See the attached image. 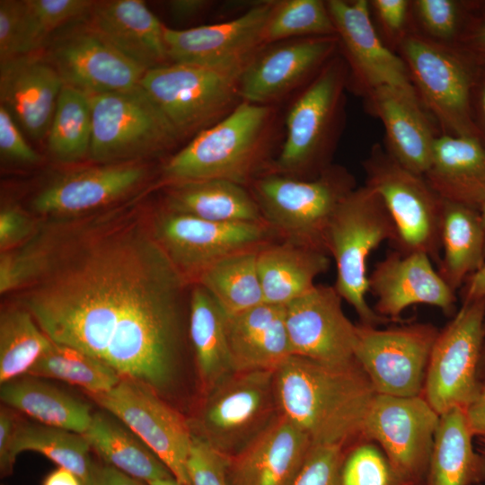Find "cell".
Segmentation results:
<instances>
[{"instance_id": "cell-1", "label": "cell", "mask_w": 485, "mask_h": 485, "mask_svg": "<svg viewBox=\"0 0 485 485\" xmlns=\"http://www.w3.org/2000/svg\"><path fill=\"white\" fill-rule=\"evenodd\" d=\"M275 390L278 413L313 445L349 446L363 438L376 394L356 359L331 364L294 355L276 370Z\"/></svg>"}, {"instance_id": "cell-2", "label": "cell", "mask_w": 485, "mask_h": 485, "mask_svg": "<svg viewBox=\"0 0 485 485\" xmlns=\"http://www.w3.org/2000/svg\"><path fill=\"white\" fill-rule=\"evenodd\" d=\"M270 105L242 101L225 118L198 132L163 168L168 186L223 180L249 188L271 160Z\"/></svg>"}, {"instance_id": "cell-3", "label": "cell", "mask_w": 485, "mask_h": 485, "mask_svg": "<svg viewBox=\"0 0 485 485\" xmlns=\"http://www.w3.org/2000/svg\"><path fill=\"white\" fill-rule=\"evenodd\" d=\"M348 78V65L338 53L306 84L287 113L280 152L264 173L312 180L332 164L344 125Z\"/></svg>"}, {"instance_id": "cell-4", "label": "cell", "mask_w": 485, "mask_h": 485, "mask_svg": "<svg viewBox=\"0 0 485 485\" xmlns=\"http://www.w3.org/2000/svg\"><path fill=\"white\" fill-rule=\"evenodd\" d=\"M356 188L348 169L331 164L312 180L263 173L248 189L278 240L328 254L325 235L330 221Z\"/></svg>"}, {"instance_id": "cell-5", "label": "cell", "mask_w": 485, "mask_h": 485, "mask_svg": "<svg viewBox=\"0 0 485 485\" xmlns=\"http://www.w3.org/2000/svg\"><path fill=\"white\" fill-rule=\"evenodd\" d=\"M396 236L394 222L383 199L366 185L357 187L342 200L328 225L326 249L336 264L333 286L362 324L377 327L389 322L367 302V260L384 242L393 243Z\"/></svg>"}, {"instance_id": "cell-6", "label": "cell", "mask_w": 485, "mask_h": 485, "mask_svg": "<svg viewBox=\"0 0 485 485\" xmlns=\"http://www.w3.org/2000/svg\"><path fill=\"white\" fill-rule=\"evenodd\" d=\"M248 63L165 64L147 70L139 85L181 137L213 126L242 101L240 83Z\"/></svg>"}, {"instance_id": "cell-7", "label": "cell", "mask_w": 485, "mask_h": 485, "mask_svg": "<svg viewBox=\"0 0 485 485\" xmlns=\"http://www.w3.org/2000/svg\"><path fill=\"white\" fill-rule=\"evenodd\" d=\"M396 53L440 134L479 138L472 110L476 66L453 47L410 29Z\"/></svg>"}, {"instance_id": "cell-8", "label": "cell", "mask_w": 485, "mask_h": 485, "mask_svg": "<svg viewBox=\"0 0 485 485\" xmlns=\"http://www.w3.org/2000/svg\"><path fill=\"white\" fill-rule=\"evenodd\" d=\"M362 165L365 185L381 197L394 222V250L401 254L424 252L438 266L443 198L424 175L401 166L378 143L372 146Z\"/></svg>"}, {"instance_id": "cell-9", "label": "cell", "mask_w": 485, "mask_h": 485, "mask_svg": "<svg viewBox=\"0 0 485 485\" xmlns=\"http://www.w3.org/2000/svg\"><path fill=\"white\" fill-rule=\"evenodd\" d=\"M271 370L234 371L206 392L192 434L230 457L279 414Z\"/></svg>"}, {"instance_id": "cell-10", "label": "cell", "mask_w": 485, "mask_h": 485, "mask_svg": "<svg viewBox=\"0 0 485 485\" xmlns=\"http://www.w3.org/2000/svg\"><path fill=\"white\" fill-rule=\"evenodd\" d=\"M91 97L89 158L98 163H131L172 147L180 136L140 85Z\"/></svg>"}, {"instance_id": "cell-11", "label": "cell", "mask_w": 485, "mask_h": 485, "mask_svg": "<svg viewBox=\"0 0 485 485\" xmlns=\"http://www.w3.org/2000/svg\"><path fill=\"white\" fill-rule=\"evenodd\" d=\"M150 224L154 238L190 285L217 261L278 240L266 223H216L164 207Z\"/></svg>"}, {"instance_id": "cell-12", "label": "cell", "mask_w": 485, "mask_h": 485, "mask_svg": "<svg viewBox=\"0 0 485 485\" xmlns=\"http://www.w3.org/2000/svg\"><path fill=\"white\" fill-rule=\"evenodd\" d=\"M484 334L485 299L462 303L439 330L422 393L439 415L454 409L464 410L476 395Z\"/></svg>"}, {"instance_id": "cell-13", "label": "cell", "mask_w": 485, "mask_h": 485, "mask_svg": "<svg viewBox=\"0 0 485 485\" xmlns=\"http://www.w3.org/2000/svg\"><path fill=\"white\" fill-rule=\"evenodd\" d=\"M438 332L430 322L386 329L359 323L355 358L376 393L419 396L423 393L428 360Z\"/></svg>"}, {"instance_id": "cell-14", "label": "cell", "mask_w": 485, "mask_h": 485, "mask_svg": "<svg viewBox=\"0 0 485 485\" xmlns=\"http://www.w3.org/2000/svg\"><path fill=\"white\" fill-rule=\"evenodd\" d=\"M439 420L440 415L422 395L376 393L362 437L375 443L399 473L425 482Z\"/></svg>"}, {"instance_id": "cell-15", "label": "cell", "mask_w": 485, "mask_h": 485, "mask_svg": "<svg viewBox=\"0 0 485 485\" xmlns=\"http://www.w3.org/2000/svg\"><path fill=\"white\" fill-rule=\"evenodd\" d=\"M117 417L170 470L182 485H190L188 458L192 431L181 415L163 402L153 389L130 379L109 392L93 395Z\"/></svg>"}, {"instance_id": "cell-16", "label": "cell", "mask_w": 485, "mask_h": 485, "mask_svg": "<svg viewBox=\"0 0 485 485\" xmlns=\"http://www.w3.org/2000/svg\"><path fill=\"white\" fill-rule=\"evenodd\" d=\"M46 57L64 84L89 96L133 89L146 72L86 21L75 22V26L58 35Z\"/></svg>"}, {"instance_id": "cell-17", "label": "cell", "mask_w": 485, "mask_h": 485, "mask_svg": "<svg viewBox=\"0 0 485 485\" xmlns=\"http://www.w3.org/2000/svg\"><path fill=\"white\" fill-rule=\"evenodd\" d=\"M326 4L348 67V86L362 97L382 86L416 94L404 62L379 36L369 1L329 0Z\"/></svg>"}, {"instance_id": "cell-18", "label": "cell", "mask_w": 485, "mask_h": 485, "mask_svg": "<svg viewBox=\"0 0 485 485\" xmlns=\"http://www.w3.org/2000/svg\"><path fill=\"white\" fill-rule=\"evenodd\" d=\"M342 300L334 286L315 284L285 305L292 355L331 364L356 359L357 324L345 314Z\"/></svg>"}, {"instance_id": "cell-19", "label": "cell", "mask_w": 485, "mask_h": 485, "mask_svg": "<svg viewBox=\"0 0 485 485\" xmlns=\"http://www.w3.org/2000/svg\"><path fill=\"white\" fill-rule=\"evenodd\" d=\"M276 3L258 4L237 18L216 24L184 30L165 27L168 59L207 66L248 63L266 46L265 31Z\"/></svg>"}, {"instance_id": "cell-20", "label": "cell", "mask_w": 485, "mask_h": 485, "mask_svg": "<svg viewBox=\"0 0 485 485\" xmlns=\"http://www.w3.org/2000/svg\"><path fill=\"white\" fill-rule=\"evenodd\" d=\"M339 50L337 36L287 40L263 48L242 72V101L269 105L301 84H309Z\"/></svg>"}, {"instance_id": "cell-21", "label": "cell", "mask_w": 485, "mask_h": 485, "mask_svg": "<svg viewBox=\"0 0 485 485\" xmlns=\"http://www.w3.org/2000/svg\"><path fill=\"white\" fill-rule=\"evenodd\" d=\"M368 287L375 297V312L388 321H399L402 313L414 304L437 307L446 316L455 313L456 292L424 252L389 251L368 276Z\"/></svg>"}, {"instance_id": "cell-22", "label": "cell", "mask_w": 485, "mask_h": 485, "mask_svg": "<svg viewBox=\"0 0 485 485\" xmlns=\"http://www.w3.org/2000/svg\"><path fill=\"white\" fill-rule=\"evenodd\" d=\"M146 176L139 163H100L55 179L32 199L33 210L47 216H70L112 204L133 191Z\"/></svg>"}, {"instance_id": "cell-23", "label": "cell", "mask_w": 485, "mask_h": 485, "mask_svg": "<svg viewBox=\"0 0 485 485\" xmlns=\"http://www.w3.org/2000/svg\"><path fill=\"white\" fill-rule=\"evenodd\" d=\"M366 110L381 120L384 148L401 166L424 175L432 162L436 126L418 96L403 90L382 86L364 97Z\"/></svg>"}, {"instance_id": "cell-24", "label": "cell", "mask_w": 485, "mask_h": 485, "mask_svg": "<svg viewBox=\"0 0 485 485\" xmlns=\"http://www.w3.org/2000/svg\"><path fill=\"white\" fill-rule=\"evenodd\" d=\"M309 437L284 416L228 457L229 485H292L313 447Z\"/></svg>"}, {"instance_id": "cell-25", "label": "cell", "mask_w": 485, "mask_h": 485, "mask_svg": "<svg viewBox=\"0 0 485 485\" xmlns=\"http://www.w3.org/2000/svg\"><path fill=\"white\" fill-rule=\"evenodd\" d=\"M0 99L17 124L33 138L48 134L64 83L38 53L0 62Z\"/></svg>"}, {"instance_id": "cell-26", "label": "cell", "mask_w": 485, "mask_h": 485, "mask_svg": "<svg viewBox=\"0 0 485 485\" xmlns=\"http://www.w3.org/2000/svg\"><path fill=\"white\" fill-rule=\"evenodd\" d=\"M88 24L145 71L169 60L164 29L141 0L94 2Z\"/></svg>"}, {"instance_id": "cell-27", "label": "cell", "mask_w": 485, "mask_h": 485, "mask_svg": "<svg viewBox=\"0 0 485 485\" xmlns=\"http://www.w3.org/2000/svg\"><path fill=\"white\" fill-rule=\"evenodd\" d=\"M226 333L234 371H276L292 356L285 305L263 303L226 315Z\"/></svg>"}, {"instance_id": "cell-28", "label": "cell", "mask_w": 485, "mask_h": 485, "mask_svg": "<svg viewBox=\"0 0 485 485\" xmlns=\"http://www.w3.org/2000/svg\"><path fill=\"white\" fill-rule=\"evenodd\" d=\"M424 177L444 200L480 210L485 202V146L479 138L440 134Z\"/></svg>"}, {"instance_id": "cell-29", "label": "cell", "mask_w": 485, "mask_h": 485, "mask_svg": "<svg viewBox=\"0 0 485 485\" xmlns=\"http://www.w3.org/2000/svg\"><path fill=\"white\" fill-rule=\"evenodd\" d=\"M331 265L321 251L276 240L257 251V269L265 303L287 305L315 286Z\"/></svg>"}, {"instance_id": "cell-30", "label": "cell", "mask_w": 485, "mask_h": 485, "mask_svg": "<svg viewBox=\"0 0 485 485\" xmlns=\"http://www.w3.org/2000/svg\"><path fill=\"white\" fill-rule=\"evenodd\" d=\"M164 208L216 223H265L250 190L223 180L170 185Z\"/></svg>"}, {"instance_id": "cell-31", "label": "cell", "mask_w": 485, "mask_h": 485, "mask_svg": "<svg viewBox=\"0 0 485 485\" xmlns=\"http://www.w3.org/2000/svg\"><path fill=\"white\" fill-rule=\"evenodd\" d=\"M464 410L440 415L425 485H480L485 482V455L475 451Z\"/></svg>"}, {"instance_id": "cell-32", "label": "cell", "mask_w": 485, "mask_h": 485, "mask_svg": "<svg viewBox=\"0 0 485 485\" xmlns=\"http://www.w3.org/2000/svg\"><path fill=\"white\" fill-rule=\"evenodd\" d=\"M189 336L206 392L234 369L227 340L226 314L198 284H193L190 289Z\"/></svg>"}, {"instance_id": "cell-33", "label": "cell", "mask_w": 485, "mask_h": 485, "mask_svg": "<svg viewBox=\"0 0 485 485\" xmlns=\"http://www.w3.org/2000/svg\"><path fill=\"white\" fill-rule=\"evenodd\" d=\"M441 243L437 271L456 292L485 265V233L480 210L443 199Z\"/></svg>"}, {"instance_id": "cell-34", "label": "cell", "mask_w": 485, "mask_h": 485, "mask_svg": "<svg viewBox=\"0 0 485 485\" xmlns=\"http://www.w3.org/2000/svg\"><path fill=\"white\" fill-rule=\"evenodd\" d=\"M0 398L42 425L83 435L93 414L90 406L39 377L17 378L1 384Z\"/></svg>"}, {"instance_id": "cell-35", "label": "cell", "mask_w": 485, "mask_h": 485, "mask_svg": "<svg viewBox=\"0 0 485 485\" xmlns=\"http://www.w3.org/2000/svg\"><path fill=\"white\" fill-rule=\"evenodd\" d=\"M83 436L108 465L133 478L147 483L173 477L166 465L133 432L101 413L93 414Z\"/></svg>"}, {"instance_id": "cell-36", "label": "cell", "mask_w": 485, "mask_h": 485, "mask_svg": "<svg viewBox=\"0 0 485 485\" xmlns=\"http://www.w3.org/2000/svg\"><path fill=\"white\" fill-rule=\"evenodd\" d=\"M257 251L225 258L199 277L202 286L226 315H233L265 303L257 269Z\"/></svg>"}, {"instance_id": "cell-37", "label": "cell", "mask_w": 485, "mask_h": 485, "mask_svg": "<svg viewBox=\"0 0 485 485\" xmlns=\"http://www.w3.org/2000/svg\"><path fill=\"white\" fill-rule=\"evenodd\" d=\"M90 448L86 438L81 434L42 424H18L11 458L14 463L17 455L22 452L40 453L58 467L71 471L84 485H91L96 465L91 459Z\"/></svg>"}, {"instance_id": "cell-38", "label": "cell", "mask_w": 485, "mask_h": 485, "mask_svg": "<svg viewBox=\"0 0 485 485\" xmlns=\"http://www.w3.org/2000/svg\"><path fill=\"white\" fill-rule=\"evenodd\" d=\"M53 342L24 307H9L0 316V383L28 374Z\"/></svg>"}, {"instance_id": "cell-39", "label": "cell", "mask_w": 485, "mask_h": 485, "mask_svg": "<svg viewBox=\"0 0 485 485\" xmlns=\"http://www.w3.org/2000/svg\"><path fill=\"white\" fill-rule=\"evenodd\" d=\"M93 133L91 97L64 84L48 132V148L60 163L89 156Z\"/></svg>"}, {"instance_id": "cell-40", "label": "cell", "mask_w": 485, "mask_h": 485, "mask_svg": "<svg viewBox=\"0 0 485 485\" xmlns=\"http://www.w3.org/2000/svg\"><path fill=\"white\" fill-rule=\"evenodd\" d=\"M27 375L58 379L93 395L109 392L121 381V376L101 359L54 342Z\"/></svg>"}, {"instance_id": "cell-41", "label": "cell", "mask_w": 485, "mask_h": 485, "mask_svg": "<svg viewBox=\"0 0 485 485\" xmlns=\"http://www.w3.org/2000/svg\"><path fill=\"white\" fill-rule=\"evenodd\" d=\"M337 36L327 4L322 0L277 2L265 31V44L289 39Z\"/></svg>"}, {"instance_id": "cell-42", "label": "cell", "mask_w": 485, "mask_h": 485, "mask_svg": "<svg viewBox=\"0 0 485 485\" xmlns=\"http://www.w3.org/2000/svg\"><path fill=\"white\" fill-rule=\"evenodd\" d=\"M472 4L473 1L412 0L411 29L435 42L454 47Z\"/></svg>"}, {"instance_id": "cell-43", "label": "cell", "mask_w": 485, "mask_h": 485, "mask_svg": "<svg viewBox=\"0 0 485 485\" xmlns=\"http://www.w3.org/2000/svg\"><path fill=\"white\" fill-rule=\"evenodd\" d=\"M340 478V485H425L399 473L381 448L365 438L347 447Z\"/></svg>"}, {"instance_id": "cell-44", "label": "cell", "mask_w": 485, "mask_h": 485, "mask_svg": "<svg viewBox=\"0 0 485 485\" xmlns=\"http://www.w3.org/2000/svg\"><path fill=\"white\" fill-rule=\"evenodd\" d=\"M39 49L25 0H1L0 62L37 53Z\"/></svg>"}, {"instance_id": "cell-45", "label": "cell", "mask_w": 485, "mask_h": 485, "mask_svg": "<svg viewBox=\"0 0 485 485\" xmlns=\"http://www.w3.org/2000/svg\"><path fill=\"white\" fill-rule=\"evenodd\" d=\"M40 48L56 30L84 19L94 2L89 0H25Z\"/></svg>"}, {"instance_id": "cell-46", "label": "cell", "mask_w": 485, "mask_h": 485, "mask_svg": "<svg viewBox=\"0 0 485 485\" xmlns=\"http://www.w3.org/2000/svg\"><path fill=\"white\" fill-rule=\"evenodd\" d=\"M369 9L380 38L396 53L411 29L410 0H370Z\"/></svg>"}, {"instance_id": "cell-47", "label": "cell", "mask_w": 485, "mask_h": 485, "mask_svg": "<svg viewBox=\"0 0 485 485\" xmlns=\"http://www.w3.org/2000/svg\"><path fill=\"white\" fill-rule=\"evenodd\" d=\"M347 447L313 445L292 485H340V468Z\"/></svg>"}, {"instance_id": "cell-48", "label": "cell", "mask_w": 485, "mask_h": 485, "mask_svg": "<svg viewBox=\"0 0 485 485\" xmlns=\"http://www.w3.org/2000/svg\"><path fill=\"white\" fill-rule=\"evenodd\" d=\"M228 457L192 434L188 458L190 485H229Z\"/></svg>"}, {"instance_id": "cell-49", "label": "cell", "mask_w": 485, "mask_h": 485, "mask_svg": "<svg viewBox=\"0 0 485 485\" xmlns=\"http://www.w3.org/2000/svg\"><path fill=\"white\" fill-rule=\"evenodd\" d=\"M0 151L4 158L25 164L40 160L39 154L27 143L9 111L0 105Z\"/></svg>"}, {"instance_id": "cell-50", "label": "cell", "mask_w": 485, "mask_h": 485, "mask_svg": "<svg viewBox=\"0 0 485 485\" xmlns=\"http://www.w3.org/2000/svg\"><path fill=\"white\" fill-rule=\"evenodd\" d=\"M454 48L477 66L485 67V12L473 5Z\"/></svg>"}, {"instance_id": "cell-51", "label": "cell", "mask_w": 485, "mask_h": 485, "mask_svg": "<svg viewBox=\"0 0 485 485\" xmlns=\"http://www.w3.org/2000/svg\"><path fill=\"white\" fill-rule=\"evenodd\" d=\"M33 220L16 207H4L0 212V249L10 251L28 239L34 231Z\"/></svg>"}, {"instance_id": "cell-52", "label": "cell", "mask_w": 485, "mask_h": 485, "mask_svg": "<svg viewBox=\"0 0 485 485\" xmlns=\"http://www.w3.org/2000/svg\"><path fill=\"white\" fill-rule=\"evenodd\" d=\"M18 423L11 411L0 410V469L4 475L10 474L13 467L11 450Z\"/></svg>"}, {"instance_id": "cell-53", "label": "cell", "mask_w": 485, "mask_h": 485, "mask_svg": "<svg viewBox=\"0 0 485 485\" xmlns=\"http://www.w3.org/2000/svg\"><path fill=\"white\" fill-rule=\"evenodd\" d=\"M472 110L480 140L485 146V67L483 66L476 67L472 91Z\"/></svg>"}, {"instance_id": "cell-54", "label": "cell", "mask_w": 485, "mask_h": 485, "mask_svg": "<svg viewBox=\"0 0 485 485\" xmlns=\"http://www.w3.org/2000/svg\"><path fill=\"white\" fill-rule=\"evenodd\" d=\"M472 435L485 440V380L481 381L476 395L464 410Z\"/></svg>"}, {"instance_id": "cell-55", "label": "cell", "mask_w": 485, "mask_h": 485, "mask_svg": "<svg viewBox=\"0 0 485 485\" xmlns=\"http://www.w3.org/2000/svg\"><path fill=\"white\" fill-rule=\"evenodd\" d=\"M91 485H148L146 482L133 478L116 468L106 466H96L93 482Z\"/></svg>"}, {"instance_id": "cell-56", "label": "cell", "mask_w": 485, "mask_h": 485, "mask_svg": "<svg viewBox=\"0 0 485 485\" xmlns=\"http://www.w3.org/2000/svg\"><path fill=\"white\" fill-rule=\"evenodd\" d=\"M210 3L205 0H172L168 2L167 5L173 18L186 21L205 11Z\"/></svg>"}, {"instance_id": "cell-57", "label": "cell", "mask_w": 485, "mask_h": 485, "mask_svg": "<svg viewBox=\"0 0 485 485\" xmlns=\"http://www.w3.org/2000/svg\"><path fill=\"white\" fill-rule=\"evenodd\" d=\"M485 299V265L471 275L461 287L462 303Z\"/></svg>"}, {"instance_id": "cell-58", "label": "cell", "mask_w": 485, "mask_h": 485, "mask_svg": "<svg viewBox=\"0 0 485 485\" xmlns=\"http://www.w3.org/2000/svg\"><path fill=\"white\" fill-rule=\"evenodd\" d=\"M43 485H84L81 480L71 471L58 467L45 479Z\"/></svg>"}, {"instance_id": "cell-59", "label": "cell", "mask_w": 485, "mask_h": 485, "mask_svg": "<svg viewBox=\"0 0 485 485\" xmlns=\"http://www.w3.org/2000/svg\"><path fill=\"white\" fill-rule=\"evenodd\" d=\"M479 377L481 381L485 380V334H484V340H483L481 355Z\"/></svg>"}, {"instance_id": "cell-60", "label": "cell", "mask_w": 485, "mask_h": 485, "mask_svg": "<svg viewBox=\"0 0 485 485\" xmlns=\"http://www.w3.org/2000/svg\"><path fill=\"white\" fill-rule=\"evenodd\" d=\"M148 485H182L174 477L147 482Z\"/></svg>"}, {"instance_id": "cell-61", "label": "cell", "mask_w": 485, "mask_h": 485, "mask_svg": "<svg viewBox=\"0 0 485 485\" xmlns=\"http://www.w3.org/2000/svg\"><path fill=\"white\" fill-rule=\"evenodd\" d=\"M480 213H481V222H482V225H483V229L485 233V202L481 207Z\"/></svg>"}, {"instance_id": "cell-62", "label": "cell", "mask_w": 485, "mask_h": 485, "mask_svg": "<svg viewBox=\"0 0 485 485\" xmlns=\"http://www.w3.org/2000/svg\"><path fill=\"white\" fill-rule=\"evenodd\" d=\"M479 444H480V446H481L479 451L485 455V440L479 439ZM480 485H485V482L482 483V484H480Z\"/></svg>"}, {"instance_id": "cell-63", "label": "cell", "mask_w": 485, "mask_h": 485, "mask_svg": "<svg viewBox=\"0 0 485 485\" xmlns=\"http://www.w3.org/2000/svg\"><path fill=\"white\" fill-rule=\"evenodd\" d=\"M477 4H478V7L482 10L483 12H485V2L483 1H479L477 2Z\"/></svg>"}]
</instances>
